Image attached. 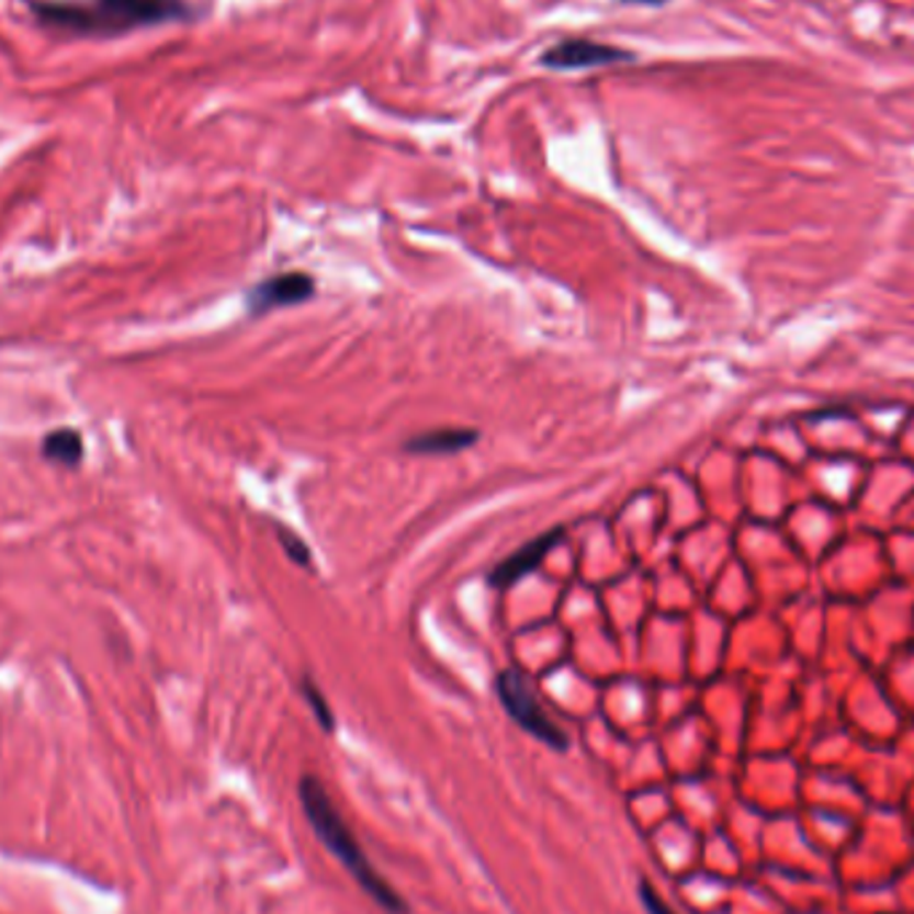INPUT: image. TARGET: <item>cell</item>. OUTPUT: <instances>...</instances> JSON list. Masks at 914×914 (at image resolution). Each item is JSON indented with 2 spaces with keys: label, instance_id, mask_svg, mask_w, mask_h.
<instances>
[{
  "label": "cell",
  "instance_id": "obj_4",
  "mask_svg": "<svg viewBox=\"0 0 914 914\" xmlns=\"http://www.w3.org/2000/svg\"><path fill=\"white\" fill-rule=\"evenodd\" d=\"M634 59V54L618 46H605L597 41H562L543 52L541 65L551 70H583V67H602V65H618Z\"/></svg>",
  "mask_w": 914,
  "mask_h": 914
},
{
  "label": "cell",
  "instance_id": "obj_5",
  "mask_svg": "<svg viewBox=\"0 0 914 914\" xmlns=\"http://www.w3.org/2000/svg\"><path fill=\"white\" fill-rule=\"evenodd\" d=\"M316 281L308 273H279L273 279L260 281L247 294V305L251 313H268L275 308H290L313 297Z\"/></svg>",
  "mask_w": 914,
  "mask_h": 914
},
{
  "label": "cell",
  "instance_id": "obj_10",
  "mask_svg": "<svg viewBox=\"0 0 914 914\" xmlns=\"http://www.w3.org/2000/svg\"><path fill=\"white\" fill-rule=\"evenodd\" d=\"M281 541H284V551L292 556V562H297L300 567H311V551L308 545L300 541L297 535L290 530H281Z\"/></svg>",
  "mask_w": 914,
  "mask_h": 914
},
{
  "label": "cell",
  "instance_id": "obj_3",
  "mask_svg": "<svg viewBox=\"0 0 914 914\" xmlns=\"http://www.w3.org/2000/svg\"><path fill=\"white\" fill-rule=\"evenodd\" d=\"M495 687H498L500 703L506 707L508 714H511V720L517 722L521 730H527V733L535 735L538 741H543L545 746L556 748V752H564V748H567L569 744L567 733H564L554 720H551L549 711H545L541 707V701H538L535 690H532L530 682H527L519 672H514V668L500 672Z\"/></svg>",
  "mask_w": 914,
  "mask_h": 914
},
{
  "label": "cell",
  "instance_id": "obj_8",
  "mask_svg": "<svg viewBox=\"0 0 914 914\" xmlns=\"http://www.w3.org/2000/svg\"><path fill=\"white\" fill-rule=\"evenodd\" d=\"M43 452H46V458L57 460V463L76 465L83 458V441L76 431H54L48 433Z\"/></svg>",
  "mask_w": 914,
  "mask_h": 914
},
{
  "label": "cell",
  "instance_id": "obj_6",
  "mask_svg": "<svg viewBox=\"0 0 914 914\" xmlns=\"http://www.w3.org/2000/svg\"><path fill=\"white\" fill-rule=\"evenodd\" d=\"M562 538H564V532L560 530V527H554V530L532 538L530 543L521 545L519 551H514L508 560H503L498 567H495V573L489 575V586L511 588L514 583H519L521 578H527V575H532L538 567H541L545 556H549L551 551L562 543Z\"/></svg>",
  "mask_w": 914,
  "mask_h": 914
},
{
  "label": "cell",
  "instance_id": "obj_1",
  "mask_svg": "<svg viewBox=\"0 0 914 914\" xmlns=\"http://www.w3.org/2000/svg\"><path fill=\"white\" fill-rule=\"evenodd\" d=\"M41 24L72 35H121L188 16L185 0H27Z\"/></svg>",
  "mask_w": 914,
  "mask_h": 914
},
{
  "label": "cell",
  "instance_id": "obj_11",
  "mask_svg": "<svg viewBox=\"0 0 914 914\" xmlns=\"http://www.w3.org/2000/svg\"><path fill=\"white\" fill-rule=\"evenodd\" d=\"M640 895H642V904H644V910H647L650 914H674L672 910H668V906L664 904V899H661L658 893H655V888L650 885L647 880L642 882L640 885Z\"/></svg>",
  "mask_w": 914,
  "mask_h": 914
},
{
  "label": "cell",
  "instance_id": "obj_7",
  "mask_svg": "<svg viewBox=\"0 0 914 914\" xmlns=\"http://www.w3.org/2000/svg\"><path fill=\"white\" fill-rule=\"evenodd\" d=\"M478 433L471 428H437L407 441V452L415 455H455L476 444Z\"/></svg>",
  "mask_w": 914,
  "mask_h": 914
},
{
  "label": "cell",
  "instance_id": "obj_2",
  "mask_svg": "<svg viewBox=\"0 0 914 914\" xmlns=\"http://www.w3.org/2000/svg\"><path fill=\"white\" fill-rule=\"evenodd\" d=\"M300 802H303V811L308 815L318 839H321L337 861L348 869V874L364 888L366 895L377 901L385 912L407 914V904L402 901V895L377 874V869H374L370 858H366V853L359 845V839H356L351 826L346 824V819L337 811L329 791L324 789V783L318 781L316 776L300 778Z\"/></svg>",
  "mask_w": 914,
  "mask_h": 914
},
{
  "label": "cell",
  "instance_id": "obj_9",
  "mask_svg": "<svg viewBox=\"0 0 914 914\" xmlns=\"http://www.w3.org/2000/svg\"><path fill=\"white\" fill-rule=\"evenodd\" d=\"M305 698H308V703L316 711L318 722H321L324 730H335V716H332V709L327 707V701L321 698V692L316 690V685L313 682H305Z\"/></svg>",
  "mask_w": 914,
  "mask_h": 914
}]
</instances>
